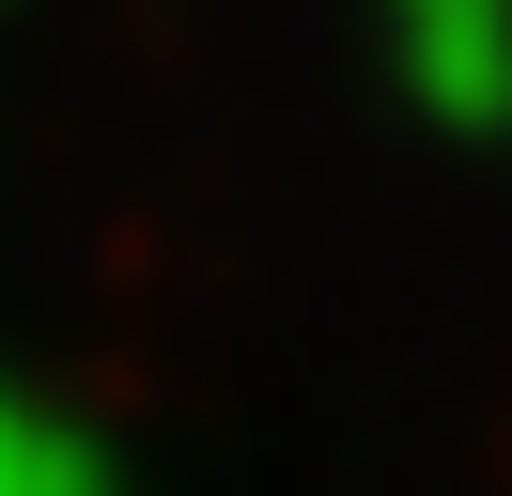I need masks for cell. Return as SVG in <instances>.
I'll use <instances>...</instances> for the list:
<instances>
[{
	"label": "cell",
	"mask_w": 512,
	"mask_h": 496,
	"mask_svg": "<svg viewBox=\"0 0 512 496\" xmlns=\"http://www.w3.org/2000/svg\"><path fill=\"white\" fill-rule=\"evenodd\" d=\"M0 496H109V481H94V450L63 419H32V403L0 388Z\"/></svg>",
	"instance_id": "cell-2"
},
{
	"label": "cell",
	"mask_w": 512,
	"mask_h": 496,
	"mask_svg": "<svg viewBox=\"0 0 512 496\" xmlns=\"http://www.w3.org/2000/svg\"><path fill=\"white\" fill-rule=\"evenodd\" d=\"M435 109H512V0H388Z\"/></svg>",
	"instance_id": "cell-1"
}]
</instances>
